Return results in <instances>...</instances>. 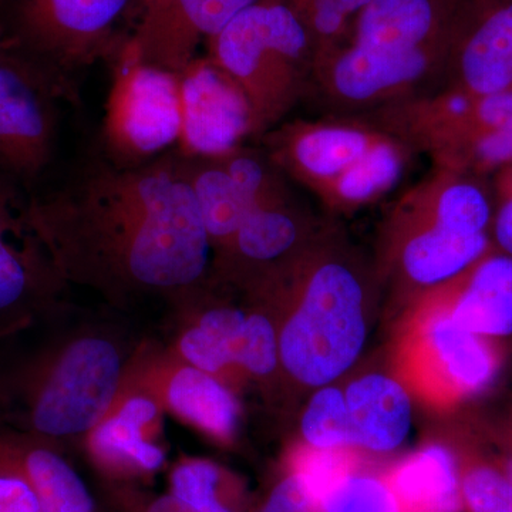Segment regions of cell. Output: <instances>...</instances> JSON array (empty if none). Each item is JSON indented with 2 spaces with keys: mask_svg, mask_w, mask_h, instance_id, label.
I'll use <instances>...</instances> for the list:
<instances>
[{
  "mask_svg": "<svg viewBox=\"0 0 512 512\" xmlns=\"http://www.w3.org/2000/svg\"><path fill=\"white\" fill-rule=\"evenodd\" d=\"M30 220L63 281L110 293L200 285L212 245L177 148L137 167L90 154L46 192Z\"/></svg>",
  "mask_w": 512,
  "mask_h": 512,
  "instance_id": "1",
  "label": "cell"
},
{
  "mask_svg": "<svg viewBox=\"0 0 512 512\" xmlns=\"http://www.w3.org/2000/svg\"><path fill=\"white\" fill-rule=\"evenodd\" d=\"M468 0H372L349 42L316 57L306 100L328 117H365L439 89Z\"/></svg>",
  "mask_w": 512,
  "mask_h": 512,
  "instance_id": "2",
  "label": "cell"
},
{
  "mask_svg": "<svg viewBox=\"0 0 512 512\" xmlns=\"http://www.w3.org/2000/svg\"><path fill=\"white\" fill-rule=\"evenodd\" d=\"M485 181L434 167L406 191L384 227L394 274L416 288H439L491 251L495 201Z\"/></svg>",
  "mask_w": 512,
  "mask_h": 512,
  "instance_id": "3",
  "label": "cell"
},
{
  "mask_svg": "<svg viewBox=\"0 0 512 512\" xmlns=\"http://www.w3.org/2000/svg\"><path fill=\"white\" fill-rule=\"evenodd\" d=\"M258 141L289 181L338 212L359 210L392 191L414 154L365 117L288 121Z\"/></svg>",
  "mask_w": 512,
  "mask_h": 512,
  "instance_id": "4",
  "label": "cell"
},
{
  "mask_svg": "<svg viewBox=\"0 0 512 512\" xmlns=\"http://www.w3.org/2000/svg\"><path fill=\"white\" fill-rule=\"evenodd\" d=\"M330 251L308 241L278 262L298 285L295 309L279 332V362L318 389L345 375L366 342L365 285L345 256Z\"/></svg>",
  "mask_w": 512,
  "mask_h": 512,
  "instance_id": "5",
  "label": "cell"
},
{
  "mask_svg": "<svg viewBox=\"0 0 512 512\" xmlns=\"http://www.w3.org/2000/svg\"><path fill=\"white\" fill-rule=\"evenodd\" d=\"M208 56L247 97L259 140L306 100L315 40L288 0H258L208 42Z\"/></svg>",
  "mask_w": 512,
  "mask_h": 512,
  "instance_id": "6",
  "label": "cell"
},
{
  "mask_svg": "<svg viewBox=\"0 0 512 512\" xmlns=\"http://www.w3.org/2000/svg\"><path fill=\"white\" fill-rule=\"evenodd\" d=\"M436 168L488 178L512 165V92L436 93L366 116Z\"/></svg>",
  "mask_w": 512,
  "mask_h": 512,
  "instance_id": "7",
  "label": "cell"
},
{
  "mask_svg": "<svg viewBox=\"0 0 512 512\" xmlns=\"http://www.w3.org/2000/svg\"><path fill=\"white\" fill-rule=\"evenodd\" d=\"M181 133L180 74L138 62L121 49L101 130V153L120 167H137L177 148Z\"/></svg>",
  "mask_w": 512,
  "mask_h": 512,
  "instance_id": "8",
  "label": "cell"
},
{
  "mask_svg": "<svg viewBox=\"0 0 512 512\" xmlns=\"http://www.w3.org/2000/svg\"><path fill=\"white\" fill-rule=\"evenodd\" d=\"M76 100V89L19 49L0 57V173L33 191L55 158L60 101Z\"/></svg>",
  "mask_w": 512,
  "mask_h": 512,
  "instance_id": "9",
  "label": "cell"
},
{
  "mask_svg": "<svg viewBox=\"0 0 512 512\" xmlns=\"http://www.w3.org/2000/svg\"><path fill=\"white\" fill-rule=\"evenodd\" d=\"M130 0H8L16 47L77 90L79 74L114 49Z\"/></svg>",
  "mask_w": 512,
  "mask_h": 512,
  "instance_id": "10",
  "label": "cell"
},
{
  "mask_svg": "<svg viewBox=\"0 0 512 512\" xmlns=\"http://www.w3.org/2000/svg\"><path fill=\"white\" fill-rule=\"evenodd\" d=\"M120 377V355L109 340L73 342L37 380L30 397L33 430L57 439L96 429L109 413Z\"/></svg>",
  "mask_w": 512,
  "mask_h": 512,
  "instance_id": "11",
  "label": "cell"
},
{
  "mask_svg": "<svg viewBox=\"0 0 512 512\" xmlns=\"http://www.w3.org/2000/svg\"><path fill=\"white\" fill-rule=\"evenodd\" d=\"M512 92V0H468L436 93ZM431 96V94H430Z\"/></svg>",
  "mask_w": 512,
  "mask_h": 512,
  "instance_id": "12",
  "label": "cell"
},
{
  "mask_svg": "<svg viewBox=\"0 0 512 512\" xmlns=\"http://www.w3.org/2000/svg\"><path fill=\"white\" fill-rule=\"evenodd\" d=\"M258 0H141L133 39L124 50L148 66L183 74L210 42Z\"/></svg>",
  "mask_w": 512,
  "mask_h": 512,
  "instance_id": "13",
  "label": "cell"
},
{
  "mask_svg": "<svg viewBox=\"0 0 512 512\" xmlns=\"http://www.w3.org/2000/svg\"><path fill=\"white\" fill-rule=\"evenodd\" d=\"M183 133L178 150L188 156H221L254 138L245 94L210 57H198L180 74Z\"/></svg>",
  "mask_w": 512,
  "mask_h": 512,
  "instance_id": "14",
  "label": "cell"
},
{
  "mask_svg": "<svg viewBox=\"0 0 512 512\" xmlns=\"http://www.w3.org/2000/svg\"><path fill=\"white\" fill-rule=\"evenodd\" d=\"M30 192L0 173V319L22 315L63 281L30 220Z\"/></svg>",
  "mask_w": 512,
  "mask_h": 512,
  "instance_id": "15",
  "label": "cell"
},
{
  "mask_svg": "<svg viewBox=\"0 0 512 512\" xmlns=\"http://www.w3.org/2000/svg\"><path fill=\"white\" fill-rule=\"evenodd\" d=\"M308 215L296 200L289 180L266 194L242 222L231 244L221 252V268L259 275L284 261L308 242Z\"/></svg>",
  "mask_w": 512,
  "mask_h": 512,
  "instance_id": "16",
  "label": "cell"
},
{
  "mask_svg": "<svg viewBox=\"0 0 512 512\" xmlns=\"http://www.w3.org/2000/svg\"><path fill=\"white\" fill-rule=\"evenodd\" d=\"M181 170L200 208L212 252L221 254L231 244L242 222L261 198L286 180L276 175L271 183L255 190L238 181L221 156H188L177 148Z\"/></svg>",
  "mask_w": 512,
  "mask_h": 512,
  "instance_id": "17",
  "label": "cell"
},
{
  "mask_svg": "<svg viewBox=\"0 0 512 512\" xmlns=\"http://www.w3.org/2000/svg\"><path fill=\"white\" fill-rule=\"evenodd\" d=\"M353 447L370 453L397 450L412 429L413 407L402 383L382 373L357 377L345 390Z\"/></svg>",
  "mask_w": 512,
  "mask_h": 512,
  "instance_id": "18",
  "label": "cell"
},
{
  "mask_svg": "<svg viewBox=\"0 0 512 512\" xmlns=\"http://www.w3.org/2000/svg\"><path fill=\"white\" fill-rule=\"evenodd\" d=\"M421 336L436 375L454 396H470L493 382L498 359L491 339L458 325L448 305L426 320Z\"/></svg>",
  "mask_w": 512,
  "mask_h": 512,
  "instance_id": "19",
  "label": "cell"
},
{
  "mask_svg": "<svg viewBox=\"0 0 512 512\" xmlns=\"http://www.w3.org/2000/svg\"><path fill=\"white\" fill-rule=\"evenodd\" d=\"M453 288L448 309L458 325L491 340L512 335L511 256L488 252Z\"/></svg>",
  "mask_w": 512,
  "mask_h": 512,
  "instance_id": "20",
  "label": "cell"
},
{
  "mask_svg": "<svg viewBox=\"0 0 512 512\" xmlns=\"http://www.w3.org/2000/svg\"><path fill=\"white\" fill-rule=\"evenodd\" d=\"M157 404L147 397H133L114 416L106 417L94 429L92 448L104 466L114 470L156 473L164 466L160 447L144 439V427L156 419Z\"/></svg>",
  "mask_w": 512,
  "mask_h": 512,
  "instance_id": "21",
  "label": "cell"
},
{
  "mask_svg": "<svg viewBox=\"0 0 512 512\" xmlns=\"http://www.w3.org/2000/svg\"><path fill=\"white\" fill-rule=\"evenodd\" d=\"M409 512H460L457 456L429 444L402 461L389 476Z\"/></svg>",
  "mask_w": 512,
  "mask_h": 512,
  "instance_id": "22",
  "label": "cell"
},
{
  "mask_svg": "<svg viewBox=\"0 0 512 512\" xmlns=\"http://www.w3.org/2000/svg\"><path fill=\"white\" fill-rule=\"evenodd\" d=\"M35 491L42 512H96V504L76 470L42 444L0 440Z\"/></svg>",
  "mask_w": 512,
  "mask_h": 512,
  "instance_id": "23",
  "label": "cell"
},
{
  "mask_svg": "<svg viewBox=\"0 0 512 512\" xmlns=\"http://www.w3.org/2000/svg\"><path fill=\"white\" fill-rule=\"evenodd\" d=\"M167 402L178 416L215 439L227 441L237 430L239 407L234 394L197 367H181L174 373Z\"/></svg>",
  "mask_w": 512,
  "mask_h": 512,
  "instance_id": "24",
  "label": "cell"
},
{
  "mask_svg": "<svg viewBox=\"0 0 512 512\" xmlns=\"http://www.w3.org/2000/svg\"><path fill=\"white\" fill-rule=\"evenodd\" d=\"M301 430L306 446L316 450L353 448L345 390L330 384L319 387L303 413Z\"/></svg>",
  "mask_w": 512,
  "mask_h": 512,
  "instance_id": "25",
  "label": "cell"
},
{
  "mask_svg": "<svg viewBox=\"0 0 512 512\" xmlns=\"http://www.w3.org/2000/svg\"><path fill=\"white\" fill-rule=\"evenodd\" d=\"M325 512H409L389 476L350 470L323 495Z\"/></svg>",
  "mask_w": 512,
  "mask_h": 512,
  "instance_id": "26",
  "label": "cell"
},
{
  "mask_svg": "<svg viewBox=\"0 0 512 512\" xmlns=\"http://www.w3.org/2000/svg\"><path fill=\"white\" fill-rule=\"evenodd\" d=\"M457 464L464 511L512 512V481L495 461L457 456Z\"/></svg>",
  "mask_w": 512,
  "mask_h": 512,
  "instance_id": "27",
  "label": "cell"
},
{
  "mask_svg": "<svg viewBox=\"0 0 512 512\" xmlns=\"http://www.w3.org/2000/svg\"><path fill=\"white\" fill-rule=\"evenodd\" d=\"M171 494L195 512H241L225 493V477L217 464L187 460L171 473Z\"/></svg>",
  "mask_w": 512,
  "mask_h": 512,
  "instance_id": "28",
  "label": "cell"
},
{
  "mask_svg": "<svg viewBox=\"0 0 512 512\" xmlns=\"http://www.w3.org/2000/svg\"><path fill=\"white\" fill-rule=\"evenodd\" d=\"M301 15L319 53L338 45L346 26L372 0H288ZM318 57V56H316Z\"/></svg>",
  "mask_w": 512,
  "mask_h": 512,
  "instance_id": "29",
  "label": "cell"
},
{
  "mask_svg": "<svg viewBox=\"0 0 512 512\" xmlns=\"http://www.w3.org/2000/svg\"><path fill=\"white\" fill-rule=\"evenodd\" d=\"M255 512H325L322 495L295 468L279 478Z\"/></svg>",
  "mask_w": 512,
  "mask_h": 512,
  "instance_id": "30",
  "label": "cell"
},
{
  "mask_svg": "<svg viewBox=\"0 0 512 512\" xmlns=\"http://www.w3.org/2000/svg\"><path fill=\"white\" fill-rule=\"evenodd\" d=\"M494 200L493 238L498 251L512 258V165L495 174Z\"/></svg>",
  "mask_w": 512,
  "mask_h": 512,
  "instance_id": "31",
  "label": "cell"
},
{
  "mask_svg": "<svg viewBox=\"0 0 512 512\" xmlns=\"http://www.w3.org/2000/svg\"><path fill=\"white\" fill-rule=\"evenodd\" d=\"M16 47L15 37L10 28L8 0H0V57Z\"/></svg>",
  "mask_w": 512,
  "mask_h": 512,
  "instance_id": "32",
  "label": "cell"
},
{
  "mask_svg": "<svg viewBox=\"0 0 512 512\" xmlns=\"http://www.w3.org/2000/svg\"><path fill=\"white\" fill-rule=\"evenodd\" d=\"M144 512H195L190 505L178 500L173 494L161 495L147 505Z\"/></svg>",
  "mask_w": 512,
  "mask_h": 512,
  "instance_id": "33",
  "label": "cell"
},
{
  "mask_svg": "<svg viewBox=\"0 0 512 512\" xmlns=\"http://www.w3.org/2000/svg\"><path fill=\"white\" fill-rule=\"evenodd\" d=\"M511 441H512V436H511ZM511 450H512V447H511Z\"/></svg>",
  "mask_w": 512,
  "mask_h": 512,
  "instance_id": "34",
  "label": "cell"
}]
</instances>
